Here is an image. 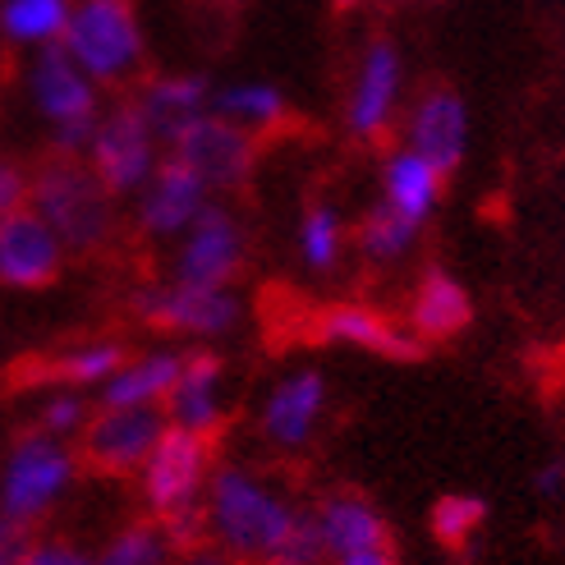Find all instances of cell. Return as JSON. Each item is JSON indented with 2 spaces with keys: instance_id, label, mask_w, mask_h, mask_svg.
Instances as JSON below:
<instances>
[{
  "instance_id": "cell-1",
  "label": "cell",
  "mask_w": 565,
  "mask_h": 565,
  "mask_svg": "<svg viewBox=\"0 0 565 565\" xmlns=\"http://www.w3.org/2000/svg\"><path fill=\"white\" fill-rule=\"evenodd\" d=\"M203 539L239 565H322L308 497L276 465L221 456L203 497Z\"/></svg>"
},
{
  "instance_id": "cell-2",
  "label": "cell",
  "mask_w": 565,
  "mask_h": 565,
  "mask_svg": "<svg viewBox=\"0 0 565 565\" xmlns=\"http://www.w3.org/2000/svg\"><path fill=\"white\" fill-rule=\"evenodd\" d=\"M28 207L51 225L70 258H102L125 231V203L102 189L88 161L70 152H46L42 161H33Z\"/></svg>"
},
{
  "instance_id": "cell-3",
  "label": "cell",
  "mask_w": 565,
  "mask_h": 565,
  "mask_svg": "<svg viewBox=\"0 0 565 565\" xmlns=\"http://www.w3.org/2000/svg\"><path fill=\"white\" fill-rule=\"evenodd\" d=\"M83 473L74 441L23 428L0 450V524L19 533L46 529L83 488Z\"/></svg>"
},
{
  "instance_id": "cell-4",
  "label": "cell",
  "mask_w": 565,
  "mask_h": 565,
  "mask_svg": "<svg viewBox=\"0 0 565 565\" xmlns=\"http://www.w3.org/2000/svg\"><path fill=\"white\" fill-rule=\"evenodd\" d=\"M216 460H221L216 437L184 433V428L166 423L148 465L134 473L138 511L161 520L180 539V547L203 539V497H207Z\"/></svg>"
},
{
  "instance_id": "cell-5",
  "label": "cell",
  "mask_w": 565,
  "mask_h": 565,
  "mask_svg": "<svg viewBox=\"0 0 565 565\" xmlns=\"http://www.w3.org/2000/svg\"><path fill=\"white\" fill-rule=\"evenodd\" d=\"M61 46L110 97L129 93L152 70V42L138 0H70Z\"/></svg>"
},
{
  "instance_id": "cell-6",
  "label": "cell",
  "mask_w": 565,
  "mask_h": 565,
  "mask_svg": "<svg viewBox=\"0 0 565 565\" xmlns=\"http://www.w3.org/2000/svg\"><path fill=\"white\" fill-rule=\"evenodd\" d=\"M19 93H23L28 116L42 129L46 152H70V157H83L110 102V93H102L70 61L65 46H42V51L19 55Z\"/></svg>"
},
{
  "instance_id": "cell-7",
  "label": "cell",
  "mask_w": 565,
  "mask_h": 565,
  "mask_svg": "<svg viewBox=\"0 0 565 565\" xmlns=\"http://www.w3.org/2000/svg\"><path fill=\"white\" fill-rule=\"evenodd\" d=\"M125 303L138 327L184 345H221L248 322V299L239 295V286H198V280H180L171 271L138 280Z\"/></svg>"
},
{
  "instance_id": "cell-8",
  "label": "cell",
  "mask_w": 565,
  "mask_h": 565,
  "mask_svg": "<svg viewBox=\"0 0 565 565\" xmlns=\"http://www.w3.org/2000/svg\"><path fill=\"white\" fill-rule=\"evenodd\" d=\"M335 409L331 377L318 363H290L280 369L253 405V441H258L271 460H299L308 456Z\"/></svg>"
},
{
  "instance_id": "cell-9",
  "label": "cell",
  "mask_w": 565,
  "mask_h": 565,
  "mask_svg": "<svg viewBox=\"0 0 565 565\" xmlns=\"http://www.w3.org/2000/svg\"><path fill=\"white\" fill-rule=\"evenodd\" d=\"M405 102H409V61L401 42L377 33L359 46L345 78V97H341L345 138L359 148H382L401 129Z\"/></svg>"
},
{
  "instance_id": "cell-10",
  "label": "cell",
  "mask_w": 565,
  "mask_h": 565,
  "mask_svg": "<svg viewBox=\"0 0 565 565\" xmlns=\"http://www.w3.org/2000/svg\"><path fill=\"white\" fill-rule=\"evenodd\" d=\"M161 157H166L161 134L148 125V116L134 106L129 93L106 102L102 120H97V129L88 138V148H83L88 171L102 180V189L110 198H120V203H129V198L152 180Z\"/></svg>"
},
{
  "instance_id": "cell-11",
  "label": "cell",
  "mask_w": 565,
  "mask_h": 565,
  "mask_svg": "<svg viewBox=\"0 0 565 565\" xmlns=\"http://www.w3.org/2000/svg\"><path fill=\"white\" fill-rule=\"evenodd\" d=\"M253 258V235L248 221L231 198H212L198 212V221L166 248V271L180 280H198V286H239Z\"/></svg>"
},
{
  "instance_id": "cell-12",
  "label": "cell",
  "mask_w": 565,
  "mask_h": 565,
  "mask_svg": "<svg viewBox=\"0 0 565 565\" xmlns=\"http://www.w3.org/2000/svg\"><path fill=\"white\" fill-rule=\"evenodd\" d=\"M166 433V414L143 405H97L88 428L78 437V460L93 478L134 483V473L148 465L157 437Z\"/></svg>"
},
{
  "instance_id": "cell-13",
  "label": "cell",
  "mask_w": 565,
  "mask_h": 565,
  "mask_svg": "<svg viewBox=\"0 0 565 565\" xmlns=\"http://www.w3.org/2000/svg\"><path fill=\"white\" fill-rule=\"evenodd\" d=\"M212 198L216 193L203 184V175L189 171L180 157L166 152L161 166L152 171V180L125 203V216H129V231L143 244L171 248L189 231V225L198 221V212L212 203Z\"/></svg>"
},
{
  "instance_id": "cell-14",
  "label": "cell",
  "mask_w": 565,
  "mask_h": 565,
  "mask_svg": "<svg viewBox=\"0 0 565 565\" xmlns=\"http://www.w3.org/2000/svg\"><path fill=\"white\" fill-rule=\"evenodd\" d=\"M166 152L180 157L189 171L203 175V184L216 198H235L253 184V175H258L263 138H253L248 129H239L231 120H221L216 110H207V116H198Z\"/></svg>"
},
{
  "instance_id": "cell-15",
  "label": "cell",
  "mask_w": 565,
  "mask_h": 565,
  "mask_svg": "<svg viewBox=\"0 0 565 565\" xmlns=\"http://www.w3.org/2000/svg\"><path fill=\"white\" fill-rule=\"evenodd\" d=\"M469 138H473L469 102L450 88V83H428V88L409 93L401 129H395V143H405L409 152L428 157L437 171L456 175L465 166V157H469Z\"/></svg>"
},
{
  "instance_id": "cell-16",
  "label": "cell",
  "mask_w": 565,
  "mask_h": 565,
  "mask_svg": "<svg viewBox=\"0 0 565 565\" xmlns=\"http://www.w3.org/2000/svg\"><path fill=\"white\" fill-rule=\"evenodd\" d=\"M166 423L184 433H203L216 437L231 428L235 414V382H231V363L216 345H189L184 350V369L161 405Z\"/></svg>"
},
{
  "instance_id": "cell-17",
  "label": "cell",
  "mask_w": 565,
  "mask_h": 565,
  "mask_svg": "<svg viewBox=\"0 0 565 565\" xmlns=\"http://www.w3.org/2000/svg\"><path fill=\"white\" fill-rule=\"evenodd\" d=\"M70 263L74 258L65 253V244L55 239V231L33 207L0 216V290L14 295L51 290Z\"/></svg>"
},
{
  "instance_id": "cell-18",
  "label": "cell",
  "mask_w": 565,
  "mask_h": 565,
  "mask_svg": "<svg viewBox=\"0 0 565 565\" xmlns=\"http://www.w3.org/2000/svg\"><path fill=\"white\" fill-rule=\"evenodd\" d=\"M308 520H313V539H318L322 561L391 543L386 511L363 488H350V483L318 492L313 501H308Z\"/></svg>"
},
{
  "instance_id": "cell-19",
  "label": "cell",
  "mask_w": 565,
  "mask_h": 565,
  "mask_svg": "<svg viewBox=\"0 0 565 565\" xmlns=\"http://www.w3.org/2000/svg\"><path fill=\"white\" fill-rule=\"evenodd\" d=\"M313 335L331 350H354V354H377V359H414L423 350L401 318H391L377 303H363V299L327 303L313 318Z\"/></svg>"
},
{
  "instance_id": "cell-20",
  "label": "cell",
  "mask_w": 565,
  "mask_h": 565,
  "mask_svg": "<svg viewBox=\"0 0 565 565\" xmlns=\"http://www.w3.org/2000/svg\"><path fill=\"white\" fill-rule=\"evenodd\" d=\"M212 88H216V78H207L203 70H148L129 88V97L148 116V125L161 134V143L171 148L198 116L212 110Z\"/></svg>"
},
{
  "instance_id": "cell-21",
  "label": "cell",
  "mask_w": 565,
  "mask_h": 565,
  "mask_svg": "<svg viewBox=\"0 0 565 565\" xmlns=\"http://www.w3.org/2000/svg\"><path fill=\"white\" fill-rule=\"evenodd\" d=\"M401 322H405V331L414 335L418 345H446L473 322V299L450 271L433 267L409 286Z\"/></svg>"
},
{
  "instance_id": "cell-22",
  "label": "cell",
  "mask_w": 565,
  "mask_h": 565,
  "mask_svg": "<svg viewBox=\"0 0 565 565\" xmlns=\"http://www.w3.org/2000/svg\"><path fill=\"white\" fill-rule=\"evenodd\" d=\"M446 180L450 175L437 171L428 157H418L405 143H395V148H386V157L377 166V203H386L391 212H401L405 221L428 231L433 216L441 212Z\"/></svg>"
},
{
  "instance_id": "cell-23",
  "label": "cell",
  "mask_w": 565,
  "mask_h": 565,
  "mask_svg": "<svg viewBox=\"0 0 565 565\" xmlns=\"http://www.w3.org/2000/svg\"><path fill=\"white\" fill-rule=\"evenodd\" d=\"M184 350L175 341H152L148 350H129V359L120 363V373L97 391V405H143V409H161L166 395H171L180 369H184Z\"/></svg>"
},
{
  "instance_id": "cell-24",
  "label": "cell",
  "mask_w": 565,
  "mask_h": 565,
  "mask_svg": "<svg viewBox=\"0 0 565 565\" xmlns=\"http://www.w3.org/2000/svg\"><path fill=\"white\" fill-rule=\"evenodd\" d=\"M354 253V221L331 203V198H313L299 221H295V263L308 280H331L341 276L345 258Z\"/></svg>"
},
{
  "instance_id": "cell-25",
  "label": "cell",
  "mask_w": 565,
  "mask_h": 565,
  "mask_svg": "<svg viewBox=\"0 0 565 565\" xmlns=\"http://www.w3.org/2000/svg\"><path fill=\"white\" fill-rule=\"evenodd\" d=\"M212 110L221 120L248 129L253 138H271L290 125V97L271 78H225L212 88Z\"/></svg>"
},
{
  "instance_id": "cell-26",
  "label": "cell",
  "mask_w": 565,
  "mask_h": 565,
  "mask_svg": "<svg viewBox=\"0 0 565 565\" xmlns=\"http://www.w3.org/2000/svg\"><path fill=\"white\" fill-rule=\"evenodd\" d=\"M129 341L116 331H93V335H78L74 345H65L61 354H55L46 363V373L42 382H61V386H78V391H88L97 395L110 377L120 373V363L129 359Z\"/></svg>"
},
{
  "instance_id": "cell-27",
  "label": "cell",
  "mask_w": 565,
  "mask_h": 565,
  "mask_svg": "<svg viewBox=\"0 0 565 565\" xmlns=\"http://www.w3.org/2000/svg\"><path fill=\"white\" fill-rule=\"evenodd\" d=\"M423 239V225L405 221L401 212H391L386 203H373L354 221V253L373 271H395L414 258V248Z\"/></svg>"
},
{
  "instance_id": "cell-28",
  "label": "cell",
  "mask_w": 565,
  "mask_h": 565,
  "mask_svg": "<svg viewBox=\"0 0 565 565\" xmlns=\"http://www.w3.org/2000/svg\"><path fill=\"white\" fill-rule=\"evenodd\" d=\"M97 565H171L180 552V539L152 515H125L106 539L93 547Z\"/></svg>"
},
{
  "instance_id": "cell-29",
  "label": "cell",
  "mask_w": 565,
  "mask_h": 565,
  "mask_svg": "<svg viewBox=\"0 0 565 565\" xmlns=\"http://www.w3.org/2000/svg\"><path fill=\"white\" fill-rule=\"evenodd\" d=\"M65 19L70 0H0V46L14 55L61 46Z\"/></svg>"
},
{
  "instance_id": "cell-30",
  "label": "cell",
  "mask_w": 565,
  "mask_h": 565,
  "mask_svg": "<svg viewBox=\"0 0 565 565\" xmlns=\"http://www.w3.org/2000/svg\"><path fill=\"white\" fill-rule=\"evenodd\" d=\"M97 409V395L78 391V386H61V382H42V395L33 405V418H28V428H38L46 437H61V441H74L83 437L88 428V418Z\"/></svg>"
},
{
  "instance_id": "cell-31",
  "label": "cell",
  "mask_w": 565,
  "mask_h": 565,
  "mask_svg": "<svg viewBox=\"0 0 565 565\" xmlns=\"http://www.w3.org/2000/svg\"><path fill=\"white\" fill-rule=\"evenodd\" d=\"M488 524V501L473 497V492H446L433 501V515H428V529L433 539L446 547V552H465L478 533Z\"/></svg>"
},
{
  "instance_id": "cell-32",
  "label": "cell",
  "mask_w": 565,
  "mask_h": 565,
  "mask_svg": "<svg viewBox=\"0 0 565 565\" xmlns=\"http://www.w3.org/2000/svg\"><path fill=\"white\" fill-rule=\"evenodd\" d=\"M14 565H97V552L83 539H74V533L38 529V533H28L23 539Z\"/></svg>"
},
{
  "instance_id": "cell-33",
  "label": "cell",
  "mask_w": 565,
  "mask_h": 565,
  "mask_svg": "<svg viewBox=\"0 0 565 565\" xmlns=\"http://www.w3.org/2000/svg\"><path fill=\"white\" fill-rule=\"evenodd\" d=\"M28 193H33V161H23L10 148H0V216L23 212Z\"/></svg>"
},
{
  "instance_id": "cell-34",
  "label": "cell",
  "mask_w": 565,
  "mask_h": 565,
  "mask_svg": "<svg viewBox=\"0 0 565 565\" xmlns=\"http://www.w3.org/2000/svg\"><path fill=\"white\" fill-rule=\"evenodd\" d=\"M533 492L543 501H561L565 497V460H543L533 469Z\"/></svg>"
},
{
  "instance_id": "cell-35",
  "label": "cell",
  "mask_w": 565,
  "mask_h": 565,
  "mask_svg": "<svg viewBox=\"0 0 565 565\" xmlns=\"http://www.w3.org/2000/svg\"><path fill=\"white\" fill-rule=\"evenodd\" d=\"M171 565H239V561H231L221 547H212L207 539H193V543H184V547L175 552Z\"/></svg>"
},
{
  "instance_id": "cell-36",
  "label": "cell",
  "mask_w": 565,
  "mask_h": 565,
  "mask_svg": "<svg viewBox=\"0 0 565 565\" xmlns=\"http://www.w3.org/2000/svg\"><path fill=\"white\" fill-rule=\"evenodd\" d=\"M322 565H401V556H395L391 543H382V547H363V552L331 556V561H322Z\"/></svg>"
},
{
  "instance_id": "cell-37",
  "label": "cell",
  "mask_w": 565,
  "mask_h": 565,
  "mask_svg": "<svg viewBox=\"0 0 565 565\" xmlns=\"http://www.w3.org/2000/svg\"><path fill=\"white\" fill-rule=\"evenodd\" d=\"M23 539H28V533H19V529H10V524H0V565H14V561H19Z\"/></svg>"
},
{
  "instance_id": "cell-38",
  "label": "cell",
  "mask_w": 565,
  "mask_h": 565,
  "mask_svg": "<svg viewBox=\"0 0 565 565\" xmlns=\"http://www.w3.org/2000/svg\"><path fill=\"white\" fill-rule=\"evenodd\" d=\"M363 6H369V0H331L335 14H354V10H363Z\"/></svg>"
},
{
  "instance_id": "cell-39",
  "label": "cell",
  "mask_w": 565,
  "mask_h": 565,
  "mask_svg": "<svg viewBox=\"0 0 565 565\" xmlns=\"http://www.w3.org/2000/svg\"><path fill=\"white\" fill-rule=\"evenodd\" d=\"M212 10H235V6H244V0H207Z\"/></svg>"
},
{
  "instance_id": "cell-40",
  "label": "cell",
  "mask_w": 565,
  "mask_h": 565,
  "mask_svg": "<svg viewBox=\"0 0 565 565\" xmlns=\"http://www.w3.org/2000/svg\"><path fill=\"white\" fill-rule=\"evenodd\" d=\"M423 6H428V0H423Z\"/></svg>"
}]
</instances>
